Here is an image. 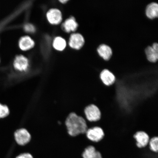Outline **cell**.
Returning <instances> with one entry per match:
<instances>
[{
    "label": "cell",
    "instance_id": "obj_12",
    "mask_svg": "<svg viewBox=\"0 0 158 158\" xmlns=\"http://www.w3.org/2000/svg\"><path fill=\"white\" fill-rule=\"evenodd\" d=\"M151 45H148L146 47L144 51L148 62L155 64L158 60V50L153 48Z\"/></svg>",
    "mask_w": 158,
    "mask_h": 158
},
{
    "label": "cell",
    "instance_id": "obj_8",
    "mask_svg": "<svg viewBox=\"0 0 158 158\" xmlns=\"http://www.w3.org/2000/svg\"><path fill=\"white\" fill-rule=\"evenodd\" d=\"M99 56L105 61L110 60L113 54L112 49L109 45L105 44H101L97 49Z\"/></svg>",
    "mask_w": 158,
    "mask_h": 158
},
{
    "label": "cell",
    "instance_id": "obj_7",
    "mask_svg": "<svg viewBox=\"0 0 158 158\" xmlns=\"http://www.w3.org/2000/svg\"><path fill=\"white\" fill-rule=\"evenodd\" d=\"M100 78L102 83L108 86L113 85L116 81L114 75L107 69H104L101 72Z\"/></svg>",
    "mask_w": 158,
    "mask_h": 158
},
{
    "label": "cell",
    "instance_id": "obj_2",
    "mask_svg": "<svg viewBox=\"0 0 158 158\" xmlns=\"http://www.w3.org/2000/svg\"><path fill=\"white\" fill-rule=\"evenodd\" d=\"M84 113L86 120L90 122L98 121L100 119L101 116L100 110L94 104L87 106L85 109Z\"/></svg>",
    "mask_w": 158,
    "mask_h": 158
},
{
    "label": "cell",
    "instance_id": "obj_20",
    "mask_svg": "<svg viewBox=\"0 0 158 158\" xmlns=\"http://www.w3.org/2000/svg\"><path fill=\"white\" fill-rule=\"evenodd\" d=\"M16 158H33L32 156L29 153H25L21 154L18 156Z\"/></svg>",
    "mask_w": 158,
    "mask_h": 158
},
{
    "label": "cell",
    "instance_id": "obj_19",
    "mask_svg": "<svg viewBox=\"0 0 158 158\" xmlns=\"http://www.w3.org/2000/svg\"><path fill=\"white\" fill-rule=\"evenodd\" d=\"M25 30L27 32L33 33L35 31L34 26L31 24H27L25 26Z\"/></svg>",
    "mask_w": 158,
    "mask_h": 158
},
{
    "label": "cell",
    "instance_id": "obj_5",
    "mask_svg": "<svg viewBox=\"0 0 158 158\" xmlns=\"http://www.w3.org/2000/svg\"><path fill=\"white\" fill-rule=\"evenodd\" d=\"M85 44L84 37L80 33H74L71 35L69 41L71 48L79 50L84 46Z\"/></svg>",
    "mask_w": 158,
    "mask_h": 158
},
{
    "label": "cell",
    "instance_id": "obj_6",
    "mask_svg": "<svg viewBox=\"0 0 158 158\" xmlns=\"http://www.w3.org/2000/svg\"><path fill=\"white\" fill-rule=\"evenodd\" d=\"M134 138L136 142V146L139 149L147 147L150 139L148 134L142 131L137 132L134 134Z\"/></svg>",
    "mask_w": 158,
    "mask_h": 158
},
{
    "label": "cell",
    "instance_id": "obj_1",
    "mask_svg": "<svg viewBox=\"0 0 158 158\" xmlns=\"http://www.w3.org/2000/svg\"><path fill=\"white\" fill-rule=\"evenodd\" d=\"M87 121L74 112H71L65 121L69 135L72 137H76L80 134H86L88 130Z\"/></svg>",
    "mask_w": 158,
    "mask_h": 158
},
{
    "label": "cell",
    "instance_id": "obj_10",
    "mask_svg": "<svg viewBox=\"0 0 158 158\" xmlns=\"http://www.w3.org/2000/svg\"><path fill=\"white\" fill-rule=\"evenodd\" d=\"M47 18L51 24L57 25L60 23L62 20V15L59 10L52 9L47 13Z\"/></svg>",
    "mask_w": 158,
    "mask_h": 158
},
{
    "label": "cell",
    "instance_id": "obj_9",
    "mask_svg": "<svg viewBox=\"0 0 158 158\" xmlns=\"http://www.w3.org/2000/svg\"><path fill=\"white\" fill-rule=\"evenodd\" d=\"M145 15L148 19L153 20L158 18V4L155 2L148 4L145 9Z\"/></svg>",
    "mask_w": 158,
    "mask_h": 158
},
{
    "label": "cell",
    "instance_id": "obj_17",
    "mask_svg": "<svg viewBox=\"0 0 158 158\" xmlns=\"http://www.w3.org/2000/svg\"><path fill=\"white\" fill-rule=\"evenodd\" d=\"M148 146L150 150L154 153L158 152V137H154L149 140Z\"/></svg>",
    "mask_w": 158,
    "mask_h": 158
},
{
    "label": "cell",
    "instance_id": "obj_4",
    "mask_svg": "<svg viewBox=\"0 0 158 158\" xmlns=\"http://www.w3.org/2000/svg\"><path fill=\"white\" fill-rule=\"evenodd\" d=\"M16 142L20 145H24L28 143L31 139V136L29 132L24 128H20L16 130L15 133Z\"/></svg>",
    "mask_w": 158,
    "mask_h": 158
},
{
    "label": "cell",
    "instance_id": "obj_18",
    "mask_svg": "<svg viewBox=\"0 0 158 158\" xmlns=\"http://www.w3.org/2000/svg\"><path fill=\"white\" fill-rule=\"evenodd\" d=\"M9 114V110L6 106L0 104V118L6 117Z\"/></svg>",
    "mask_w": 158,
    "mask_h": 158
},
{
    "label": "cell",
    "instance_id": "obj_21",
    "mask_svg": "<svg viewBox=\"0 0 158 158\" xmlns=\"http://www.w3.org/2000/svg\"><path fill=\"white\" fill-rule=\"evenodd\" d=\"M60 2H67V1H60Z\"/></svg>",
    "mask_w": 158,
    "mask_h": 158
},
{
    "label": "cell",
    "instance_id": "obj_16",
    "mask_svg": "<svg viewBox=\"0 0 158 158\" xmlns=\"http://www.w3.org/2000/svg\"><path fill=\"white\" fill-rule=\"evenodd\" d=\"M66 43L64 39L61 37H57L54 39L53 42L54 48L58 51L64 50L66 47Z\"/></svg>",
    "mask_w": 158,
    "mask_h": 158
},
{
    "label": "cell",
    "instance_id": "obj_13",
    "mask_svg": "<svg viewBox=\"0 0 158 158\" xmlns=\"http://www.w3.org/2000/svg\"><path fill=\"white\" fill-rule=\"evenodd\" d=\"M82 156V158H102L101 153L93 146L86 147L83 152Z\"/></svg>",
    "mask_w": 158,
    "mask_h": 158
},
{
    "label": "cell",
    "instance_id": "obj_11",
    "mask_svg": "<svg viewBox=\"0 0 158 158\" xmlns=\"http://www.w3.org/2000/svg\"><path fill=\"white\" fill-rule=\"evenodd\" d=\"M15 68L20 71H24L27 70L29 66L28 60L23 55L16 57L14 63Z\"/></svg>",
    "mask_w": 158,
    "mask_h": 158
},
{
    "label": "cell",
    "instance_id": "obj_14",
    "mask_svg": "<svg viewBox=\"0 0 158 158\" xmlns=\"http://www.w3.org/2000/svg\"><path fill=\"white\" fill-rule=\"evenodd\" d=\"M78 26V23L73 17L67 19L63 23V28L66 32L70 33L77 30Z\"/></svg>",
    "mask_w": 158,
    "mask_h": 158
},
{
    "label": "cell",
    "instance_id": "obj_3",
    "mask_svg": "<svg viewBox=\"0 0 158 158\" xmlns=\"http://www.w3.org/2000/svg\"><path fill=\"white\" fill-rule=\"evenodd\" d=\"M86 135L87 138L90 141L93 143H98L101 141L103 138L104 133L101 128L95 127L88 129Z\"/></svg>",
    "mask_w": 158,
    "mask_h": 158
},
{
    "label": "cell",
    "instance_id": "obj_15",
    "mask_svg": "<svg viewBox=\"0 0 158 158\" xmlns=\"http://www.w3.org/2000/svg\"><path fill=\"white\" fill-rule=\"evenodd\" d=\"M35 43L30 37L25 36L22 37L19 41L20 48L23 51H27L32 48Z\"/></svg>",
    "mask_w": 158,
    "mask_h": 158
}]
</instances>
